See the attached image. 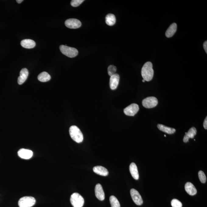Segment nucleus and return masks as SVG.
Returning <instances> with one entry per match:
<instances>
[{"label":"nucleus","instance_id":"nucleus-23","mask_svg":"<svg viewBox=\"0 0 207 207\" xmlns=\"http://www.w3.org/2000/svg\"><path fill=\"white\" fill-rule=\"evenodd\" d=\"M109 201L111 207H121L120 204L116 197L114 196H111Z\"/></svg>","mask_w":207,"mask_h":207},{"label":"nucleus","instance_id":"nucleus-12","mask_svg":"<svg viewBox=\"0 0 207 207\" xmlns=\"http://www.w3.org/2000/svg\"><path fill=\"white\" fill-rule=\"evenodd\" d=\"M95 193L96 197L100 201H103L105 199V194L103 187L100 184H97L95 188Z\"/></svg>","mask_w":207,"mask_h":207},{"label":"nucleus","instance_id":"nucleus-11","mask_svg":"<svg viewBox=\"0 0 207 207\" xmlns=\"http://www.w3.org/2000/svg\"><path fill=\"white\" fill-rule=\"evenodd\" d=\"M120 79V77L118 74H115L111 76L110 79V86L112 90L116 89L119 85Z\"/></svg>","mask_w":207,"mask_h":207},{"label":"nucleus","instance_id":"nucleus-6","mask_svg":"<svg viewBox=\"0 0 207 207\" xmlns=\"http://www.w3.org/2000/svg\"><path fill=\"white\" fill-rule=\"evenodd\" d=\"M158 100L155 97H149L145 98L142 100V104L143 107L146 108H152L157 105Z\"/></svg>","mask_w":207,"mask_h":207},{"label":"nucleus","instance_id":"nucleus-8","mask_svg":"<svg viewBox=\"0 0 207 207\" xmlns=\"http://www.w3.org/2000/svg\"><path fill=\"white\" fill-rule=\"evenodd\" d=\"M65 25L66 27L71 29H76L81 26V23L79 20L75 19H68L65 22Z\"/></svg>","mask_w":207,"mask_h":207},{"label":"nucleus","instance_id":"nucleus-25","mask_svg":"<svg viewBox=\"0 0 207 207\" xmlns=\"http://www.w3.org/2000/svg\"><path fill=\"white\" fill-rule=\"evenodd\" d=\"M198 176L199 180L201 182L205 183L206 181V177L203 171H200L198 172Z\"/></svg>","mask_w":207,"mask_h":207},{"label":"nucleus","instance_id":"nucleus-10","mask_svg":"<svg viewBox=\"0 0 207 207\" xmlns=\"http://www.w3.org/2000/svg\"><path fill=\"white\" fill-rule=\"evenodd\" d=\"M19 157L24 159H29L33 156V152L31 150L24 149H20L18 152Z\"/></svg>","mask_w":207,"mask_h":207},{"label":"nucleus","instance_id":"nucleus-19","mask_svg":"<svg viewBox=\"0 0 207 207\" xmlns=\"http://www.w3.org/2000/svg\"><path fill=\"white\" fill-rule=\"evenodd\" d=\"M177 24L174 23L170 26L169 28L166 32V36L167 38H170L175 33L177 30Z\"/></svg>","mask_w":207,"mask_h":207},{"label":"nucleus","instance_id":"nucleus-21","mask_svg":"<svg viewBox=\"0 0 207 207\" xmlns=\"http://www.w3.org/2000/svg\"><path fill=\"white\" fill-rule=\"evenodd\" d=\"M116 22V18L114 14H109L106 17V23L109 26H113Z\"/></svg>","mask_w":207,"mask_h":207},{"label":"nucleus","instance_id":"nucleus-14","mask_svg":"<svg viewBox=\"0 0 207 207\" xmlns=\"http://www.w3.org/2000/svg\"><path fill=\"white\" fill-rule=\"evenodd\" d=\"M197 134V130L194 127H192L189 130L188 132L185 133V135L183 138V141L184 143L189 142L190 139H193Z\"/></svg>","mask_w":207,"mask_h":207},{"label":"nucleus","instance_id":"nucleus-18","mask_svg":"<svg viewBox=\"0 0 207 207\" xmlns=\"http://www.w3.org/2000/svg\"><path fill=\"white\" fill-rule=\"evenodd\" d=\"M21 45L23 48L30 49L33 48L36 45L34 41L31 39H24L21 41Z\"/></svg>","mask_w":207,"mask_h":207},{"label":"nucleus","instance_id":"nucleus-29","mask_svg":"<svg viewBox=\"0 0 207 207\" xmlns=\"http://www.w3.org/2000/svg\"><path fill=\"white\" fill-rule=\"evenodd\" d=\"M203 47L205 52L207 53V41H205L203 44Z\"/></svg>","mask_w":207,"mask_h":207},{"label":"nucleus","instance_id":"nucleus-16","mask_svg":"<svg viewBox=\"0 0 207 207\" xmlns=\"http://www.w3.org/2000/svg\"><path fill=\"white\" fill-rule=\"evenodd\" d=\"M185 189L186 192L191 196H194L197 193L196 189L194 185L190 182H187L185 185Z\"/></svg>","mask_w":207,"mask_h":207},{"label":"nucleus","instance_id":"nucleus-17","mask_svg":"<svg viewBox=\"0 0 207 207\" xmlns=\"http://www.w3.org/2000/svg\"><path fill=\"white\" fill-rule=\"evenodd\" d=\"M130 173L133 178L136 180L139 179V174L136 165L134 163L131 164L129 167Z\"/></svg>","mask_w":207,"mask_h":207},{"label":"nucleus","instance_id":"nucleus-13","mask_svg":"<svg viewBox=\"0 0 207 207\" xmlns=\"http://www.w3.org/2000/svg\"><path fill=\"white\" fill-rule=\"evenodd\" d=\"M29 74V71L27 69L24 68L22 69L20 72V76L18 78V83L19 85H21L26 81Z\"/></svg>","mask_w":207,"mask_h":207},{"label":"nucleus","instance_id":"nucleus-28","mask_svg":"<svg viewBox=\"0 0 207 207\" xmlns=\"http://www.w3.org/2000/svg\"><path fill=\"white\" fill-rule=\"evenodd\" d=\"M203 126L204 128L205 129L207 130V117H206V118H205V121L203 123Z\"/></svg>","mask_w":207,"mask_h":207},{"label":"nucleus","instance_id":"nucleus-1","mask_svg":"<svg viewBox=\"0 0 207 207\" xmlns=\"http://www.w3.org/2000/svg\"><path fill=\"white\" fill-rule=\"evenodd\" d=\"M141 75L143 79L145 81H149L153 78L154 71L153 65L150 62H146L142 68Z\"/></svg>","mask_w":207,"mask_h":207},{"label":"nucleus","instance_id":"nucleus-9","mask_svg":"<svg viewBox=\"0 0 207 207\" xmlns=\"http://www.w3.org/2000/svg\"><path fill=\"white\" fill-rule=\"evenodd\" d=\"M131 195L133 201L137 205H142V198L137 191L134 189H132L131 190Z\"/></svg>","mask_w":207,"mask_h":207},{"label":"nucleus","instance_id":"nucleus-7","mask_svg":"<svg viewBox=\"0 0 207 207\" xmlns=\"http://www.w3.org/2000/svg\"><path fill=\"white\" fill-rule=\"evenodd\" d=\"M139 110L138 105L136 103H132L124 109V114L127 116H134L136 114Z\"/></svg>","mask_w":207,"mask_h":207},{"label":"nucleus","instance_id":"nucleus-31","mask_svg":"<svg viewBox=\"0 0 207 207\" xmlns=\"http://www.w3.org/2000/svg\"><path fill=\"white\" fill-rule=\"evenodd\" d=\"M142 81H143V82H145V80L143 79V80H142Z\"/></svg>","mask_w":207,"mask_h":207},{"label":"nucleus","instance_id":"nucleus-3","mask_svg":"<svg viewBox=\"0 0 207 207\" xmlns=\"http://www.w3.org/2000/svg\"><path fill=\"white\" fill-rule=\"evenodd\" d=\"M70 202L74 207H82L85 203L83 198L77 193H74L71 195Z\"/></svg>","mask_w":207,"mask_h":207},{"label":"nucleus","instance_id":"nucleus-22","mask_svg":"<svg viewBox=\"0 0 207 207\" xmlns=\"http://www.w3.org/2000/svg\"><path fill=\"white\" fill-rule=\"evenodd\" d=\"M38 79L41 82H47L51 79V76H50L48 72H43L38 75Z\"/></svg>","mask_w":207,"mask_h":207},{"label":"nucleus","instance_id":"nucleus-32","mask_svg":"<svg viewBox=\"0 0 207 207\" xmlns=\"http://www.w3.org/2000/svg\"><path fill=\"white\" fill-rule=\"evenodd\" d=\"M164 136H165V137H166V135H164Z\"/></svg>","mask_w":207,"mask_h":207},{"label":"nucleus","instance_id":"nucleus-15","mask_svg":"<svg viewBox=\"0 0 207 207\" xmlns=\"http://www.w3.org/2000/svg\"><path fill=\"white\" fill-rule=\"evenodd\" d=\"M93 171L96 174L103 176H107L108 175L109 171L105 168L101 166H97L93 168Z\"/></svg>","mask_w":207,"mask_h":207},{"label":"nucleus","instance_id":"nucleus-26","mask_svg":"<svg viewBox=\"0 0 207 207\" xmlns=\"http://www.w3.org/2000/svg\"><path fill=\"white\" fill-rule=\"evenodd\" d=\"M171 205L172 207H182V204L180 201L177 199H173L171 202Z\"/></svg>","mask_w":207,"mask_h":207},{"label":"nucleus","instance_id":"nucleus-27","mask_svg":"<svg viewBox=\"0 0 207 207\" xmlns=\"http://www.w3.org/2000/svg\"><path fill=\"white\" fill-rule=\"evenodd\" d=\"M84 1V0H72L71 2V5L74 7H78Z\"/></svg>","mask_w":207,"mask_h":207},{"label":"nucleus","instance_id":"nucleus-30","mask_svg":"<svg viewBox=\"0 0 207 207\" xmlns=\"http://www.w3.org/2000/svg\"><path fill=\"white\" fill-rule=\"evenodd\" d=\"M23 0H17V1H16L19 4L21 3L22 2H23Z\"/></svg>","mask_w":207,"mask_h":207},{"label":"nucleus","instance_id":"nucleus-2","mask_svg":"<svg viewBox=\"0 0 207 207\" xmlns=\"http://www.w3.org/2000/svg\"><path fill=\"white\" fill-rule=\"evenodd\" d=\"M69 133L71 138L76 142L80 143L83 140V135L80 130L76 125H72L69 129Z\"/></svg>","mask_w":207,"mask_h":207},{"label":"nucleus","instance_id":"nucleus-24","mask_svg":"<svg viewBox=\"0 0 207 207\" xmlns=\"http://www.w3.org/2000/svg\"><path fill=\"white\" fill-rule=\"evenodd\" d=\"M107 71L109 76H111L116 74L117 68L116 66L111 65L108 68Z\"/></svg>","mask_w":207,"mask_h":207},{"label":"nucleus","instance_id":"nucleus-20","mask_svg":"<svg viewBox=\"0 0 207 207\" xmlns=\"http://www.w3.org/2000/svg\"><path fill=\"white\" fill-rule=\"evenodd\" d=\"M157 128L160 131L166 133L168 134H173L175 133L176 132V130L174 128L166 126L165 125H162V124H158Z\"/></svg>","mask_w":207,"mask_h":207},{"label":"nucleus","instance_id":"nucleus-5","mask_svg":"<svg viewBox=\"0 0 207 207\" xmlns=\"http://www.w3.org/2000/svg\"><path fill=\"white\" fill-rule=\"evenodd\" d=\"M36 203L34 198L32 196H24L21 198L18 202L19 207H32Z\"/></svg>","mask_w":207,"mask_h":207},{"label":"nucleus","instance_id":"nucleus-4","mask_svg":"<svg viewBox=\"0 0 207 207\" xmlns=\"http://www.w3.org/2000/svg\"><path fill=\"white\" fill-rule=\"evenodd\" d=\"M60 49L62 54L69 58L76 57L78 54V51L76 49L66 45H61Z\"/></svg>","mask_w":207,"mask_h":207}]
</instances>
